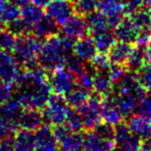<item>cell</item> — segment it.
I'll return each instance as SVG.
<instances>
[{"instance_id": "cell-1", "label": "cell", "mask_w": 151, "mask_h": 151, "mask_svg": "<svg viewBox=\"0 0 151 151\" xmlns=\"http://www.w3.org/2000/svg\"><path fill=\"white\" fill-rule=\"evenodd\" d=\"M45 69L38 64L27 67L16 80V99L26 109L42 110L46 106L52 89L48 82Z\"/></svg>"}, {"instance_id": "cell-2", "label": "cell", "mask_w": 151, "mask_h": 151, "mask_svg": "<svg viewBox=\"0 0 151 151\" xmlns=\"http://www.w3.org/2000/svg\"><path fill=\"white\" fill-rule=\"evenodd\" d=\"M75 42L64 35H53L42 42L37 55V63L47 71L60 68L69 55L73 54Z\"/></svg>"}, {"instance_id": "cell-3", "label": "cell", "mask_w": 151, "mask_h": 151, "mask_svg": "<svg viewBox=\"0 0 151 151\" xmlns=\"http://www.w3.org/2000/svg\"><path fill=\"white\" fill-rule=\"evenodd\" d=\"M42 44V42L40 37L30 33L18 36L15 47L13 49L14 58L20 65H23L25 68L38 64L37 55Z\"/></svg>"}, {"instance_id": "cell-4", "label": "cell", "mask_w": 151, "mask_h": 151, "mask_svg": "<svg viewBox=\"0 0 151 151\" xmlns=\"http://www.w3.org/2000/svg\"><path fill=\"white\" fill-rule=\"evenodd\" d=\"M69 109L70 107L67 104L64 95L57 93L51 94L46 106L42 109L44 121L53 126L63 124Z\"/></svg>"}, {"instance_id": "cell-5", "label": "cell", "mask_w": 151, "mask_h": 151, "mask_svg": "<svg viewBox=\"0 0 151 151\" xmlns=\"http://www.w3.org/2000/svg\"><path fill=\"white\" fill-rule=\"evenodd\" d=\"M101 95H90L83 105L77 108L79 115L82 119L84 128L90 130L101 121Z\"/></svg>"}, {"instance_id": "cell-6", "label": "cell", "mask_w": 151, "mask_h": 151, "mask_svg": "<svg viewBox=\"0 0 151 151\" xmlns=\"http://www.w3.org/2000/svg\"><path fill=\"white\" fill-rule=\"evenodd\" d=\"M142 141L132 132L125 122L121 121L114 126V142L119 151H142Z\"/></svg>"}, {"instance_id": "cell-7", "label": "cell", "mask_w": 151, "mask_h": 151, "mask_svg": "<svg viewBox=\"0 0 151 151\" xmlns=\"http://www.w3.org/2000/svg\"><path fill=\"white\" fill-rule=\"evenodd\" d=\"M48 82L52 91L57 94L65 95L77 85L76 77L66 68H57L50 71L48 76Z\"/></svg>"}, {"instance_id": "cell-8", "label": "cell", "mask_w": 151, "mask_h": 151, "mask_svg": "<svg viewBox=\"0 0 151 151\" xmlns=\"http://www.w3.org/2000/svg\"><path fill=\"white\" fill-rule=\"evenodd\" d=\"M107 96L111 99L122 118H129L137 112L140 101L132 94L112 90Z\"/></svg>"}, {"instance_id": "cell-9", "label": "cell", "mask_w": 151, "mask_h": 151, "mask_svg": "<svg viewBox=\"0 0 151 151\" xmlns=\"http://www.w3.org/2000/svg\"><path fill=\"white\" fill-rule=\"evenodd\" d=\"M97 9L107 17L110 28H115L124 19L125 9L120 0H99Z\"/></svg>"}, {"instance_id": "cell-10", "label": "cell", "mask_w": 151, "mask_h": 151, "mask_svg": "<svg viewBox=\"0 0 151 151\" xmlns=\"http://www.w3.org/2000/svg\"><path fill=\"white\" fill-rule=\"evenodd\" d=\"M62 35L68 37L69 40L76 42L79 38L86 36L88 34V26L86 19L79 14H73L66 22L62 24Z\"/></svg>"}, {"instance_id": "cell-11", "label": "cell", "mask_w": 151, "mask_h": 151, "mask_svg": "<svg viewBox=\"0 0 151 151\" xmlns=\"http://www.w3.org/2000/svg\"><path fill=\"white\" fill-rule=\"evenodd\" d=\"M20 73V64L16 59L7 52L0 51V81L13 85Z\"/></svg>"}, {"instance_id": "cell-12", "label": "cell", "mask_w": 151, "mask_h": 151, "mask_svg": "<svg viewBox=\"0 0 151 151\" xmlns=\"http://www.w3.org/2000/svg\"><path fill=\"white\" fill-rule=\"evenodd\" d=\"M75 13L70 0H52L47 5V16L52 18L58 25H62Z\"/></svg>"}, {"instance_id": "cell-13", "label": "cell", "mask_w": 151, "mask_h": 151, "mask_svg": "<svg viewBox=\"0 0 151 151\" xmlns=\"http://www.w3.org/2000/svg\"><path fill=\"white\" fill-rule=\"evenodd\" d=\"M44 116L42 110L37 109H26L24 108L16 120L17 127L22 129L35 132L44 123Z\"/></svg>"}, {"instance_id": "cell-14", "label": "cell", "mask_w": 151, "mask_h": 151, "mask_svg": "<svg viewBox=\"0 0 151 151\" xmlns=\"http://www.w3.org/2000/svg\"><path fill=\"white\" fill-rule=\"evenodd\" d=\"M141 30L137 24L132 21V18H124L115 27V37L118 42L132 44L136 42L139 37Z\"/></svg>"}, {"instance_id": "cell-15", "label": "cell", "mask_w": 151, "mask_h": 151, "mask_svg": "<svg viewBox=\"0 0 151 151\" xmlns=\"http://www.w3.org/2000/svg\"><path fill=\"white\" fill-rule=\"evenodd\" d=\"M115 149L114 140L104 138L92 129L84 136L83 151H113Z\"/></svg>"}, {"instance_id": "cell-16", "label": "cell", "mask_w": 151, "mask_h": 151, "mask_svg": "<svg viewBox=\"0 0 151 151\" xmlns=\"http://www.w3.org/2000/svg\"><path fill=\"white\" fill-rule=\"evenodd\" d=\"M73 52L84 61L89 62L97 53V49L93 38L86 35L76 40L73 44Z\"/></svg>"}, {"instance_id": "cell-17", "label": "cell", "mask_w": 151, "mask_h": 151, "mask_svg": "<svg viewBox=\"0 0 151 151\" xmlns=\"http://www.w3.org/2000/svg\"><path fill=\"white\" fill-rule=\"evenodd\" d=\"M35 148L36 141L33 132L19 128V130L15 132L13 151H34Z\"/></svg>"}, {"instance_id": "cell-18", "label": "cell", "mask_w": 151, "mask_h": 151, "mask_svg": "<svg viewBox=\"0 0 151 151\" xmlns=\"http://www.w3.org/2000/svg\"><path fill=\"white\" fill-rule=\"evenodd\" d=\"M32 31L40 40H46L58 33V24L49 16H42L33 25Z\"/></svg>"}, {"instance_id": "cell-19", "label": "cell", "mask_w": 151, "mask_h": 151, "mask_svg": "<svg viewBox=\"0 0 151 151\" xmlns=\"http://www.w3.org/2000/svg\"><path fill=\"white\" fill-rule=\"evenodd\" d=\"M127 125L132 132L139 136L141 139H145L151 136V119L142 115H132L128 118Z\"/></svg>"}, {"instance_id": "cell-20", "label": "cell", "mask_w": 151, "mask_h": 151, "mask_svg": "<svg viewBox=\"0 0 151 151\" xmlns=\"http://www.w3.org/2000/svg\"><path fill=\"white\" fill-rule=\"evenodd\" d=\"M132 50V44L123 42H115V44L111 47L109 52L107 53L112 63L117 64H125L128 56Z\"/></svg>"}, {"instance_id": "cell-21", "label": "cell", "mask_w": 151, "mask_h": 151, "mask_svg": "<svg viewBox=\"0 0 151 151\" xmlns=\"http://www.w3.org/2000/svg\"><path fill=\"white\" fill-rule=\"evenodd\" d=\"M146 62V48H145V46H142V45H137L136 47H132V52H130L129 56H128L124 65L127 68V70L136 73Z\"/></svg>"}, {"instance_id": "cell-22", "label": "cell", "mask_w": 151, "mask_h": 151, "mask_svg": "<svg viewBox=\"0 0 151 151\" xmlns=\"http://www.w3.org/2000/svg\"><path fill=\"white\" fill-rule=\"evenodd\" d=\"M61 151H83L84 134L81 132H69L58 142Z\"/></svg>"}, {"instance_id": "cell-23", "label": "cell", "mask_w": 151, "mask_h": 151, "mask_svg": "<svg viewBox=\"0 0 151 151\" xmlns=\"http://www.w3.org/2000/svg\"><path fill=\"white\" fill-rule=\"evenodd\" d=\"M114 83L112 82L108 71H97L93 77V86L92 89L95 93L101 96L109 94L113 90Z\"/></svg>"}, {"instance_id": "cell-24", "label": "cell", "mask_w": 151, "mask_h": 151, "mask_svg": "<svg viewBox=\"0 0 151 151\" xmlns=\"http://www.w3.org/2000/svg\"><path fill=\"white\" fill-rule=\"evenodd\" d=\"M21 9L9 0H0V24L9 25L11 22L20 18Z\"/></svg>"}, {"instance_id": "cell-25", "label": "cell", "mask_w": 151, "mask_h": 151, "mask_svg": "<svg viewBox=\"0 0 151 151\" xmlns=\"http://www.w3.org/2000/svg\"><path fill=\"white\" fill-rule=\"evenodd\" d=\"M90 95H91V90L77 84L68 93H66L64 95V97L66 99L69 107L77 109L81 105H83L90 97Z\"/></svg>"}, {"instance_id": "cell-26", "label": "cell", "mask_w": 151, "mask_h": 151, "mask_svg": "<svg viewBox=\"0 0 151 151\" xmlns=\"http://www.w3.org/2000/svg\"><path fill=\"white\" fill-rule=\"evenodd\" d=\"M101 119L114 126L121 122L123 119L107 95H105L101 99Z\"/></svg>"}, {"instance_id": "cell-27", "label": "cell", "mask_w": 151, "mask_h": 151, "mask_svg": "<svg viewBox=\"0 0 151 151\" xmlns=\"http://www.w3.org/2000/svg\"><path fill=\"white\" fill-rule=\"evenodd\" d=\"M88 31L91 34H96L99 32L105 31L110 29V26L108 24L107 17L101 13V12H93V13L87 15L86 17Z\"/></svg>"}, {"instance_id": "cell-28", "label": "cell", "mask_w": 151, "mask_h": 151, "mask_svg": "<svg viewBox=\"0 0 151 151\" xmlns=\"http://www.w3.org/2000/svg\"><path fill=\"white\" fill-rule=\"evenodd\" d=\"M92 38L94 40L95 46H96L97 52L99 53H108L110 49H111V47L116 42L115 34L110 29L99 32L96 34H93Z\"/></svg>"}, {"instance_id": "cell-29", "label": "cell", "mask_w": 151, "mask_h": 151, "mask_svg": "<svg viewBox=\"0 0 151 151\" xmlns=\"http://www.w3.org/2000/svg\"><path fill=\"white\" fill-rule=\"evenodd\" d=\"M35 141L36 146L42 147H55L58 146L57 140L54 136L53 129L49 125H42L38 129L35 130Z\"/></svg>"}, {"instance_id": "cell-30", "label": "cell", "mask_w": 151, "mask_h": 151, "mask_svg": "<svg viewBox=\"0 0 151 151\" xmlns=\"http://www.w3.org/2000/svg\"><path fill=\"white\" fill-rule=\"evenodd\" d=\"M42 16H45L42 7L35 4V3L30 2L22 7L21 14H20V18H22L26 23H28L31 26H33Z\"/></svg>"}, {"instance_id": "cell-31", "label": "cell", "mask_w": 151, "mask_h": 151, "mask_svg": "<svg viewBox=\"0 0 151 151\" xmlns=\"http://www.w3.org/2000/svg\"><path fill=\"white\" fill-rule=\"evenodd\" d=\"M23 106L17 99H9L3 105L0 106V115L16 123L18 116L23 111Z\"/></svg>"}, {"instance_id": "cell-32", "label": "cell", "mask_w": 151, "mask_h": 151, "mask_svg": "<svg viewBox=\"0 0 151 151\" xmlns=\"http://www.w3.org/2000/svg\"><path fill=\"white\" fill-rule=\"evenodd\" d=\"M130 18L137 24L141 31L151 29V13L146 9H139L132 14Z\"/></svg>"}, {"instance_id": "cell-33", "label": "cell", "mask_w": 151, "mask_h": 151, "mask_svg": "<svg viewBox=\"0 0 151 151\" xmlns=\"http://www.w3.org/2000/svg\"><path fill=\"white\" fill-rule=\"evenodd\" d=\"M64 64H65V68L77 78L80 73H82L85 70L87 63L86 61L81 59L80 57H78L76 54H71L67 57Z\"/></svg>"}, {"instance_id": "cell-34", "label": "cell", "mask_w": 151, "mask_h": 151, "mask_svg": "<svg viewBox=\"0 0 151 151\" xmlns=\"http://www.w3.org/2000/svg\"><path fill=\"white\" fill-rule=\"evenodd\" d=\"M137 79L146 91H151V62L147 61L139 70L136 71Z\"/></svg>"}, {"instance_id": "cell-35", "label": "cell", "mask_w": 151, "mask_h": 151, "mask_svg": "<svg viewBox=\"0 0 151 151\" xmlns=\"http://www.w3.org/2000/svg\"><path fill=\"white\" fill-rule=\"evenodd\" d=\"M32 29H33V26L26 23L22 18H18V19L11 22V23L7 25V30H9V31L16 36L29 34L30 32L32 31Z\"/></svg>"}, {"instance_id": "cell-36", "label": "cell", "mask_w": 151, "mask_h": 151, "mask_svg": "<svg viewBox=\"0 0 151 151\" xmlns=\"http://www.w3.org/2000/svg\"><path fill=\"white\" fill-rule=\"evenodd\" d=\"M99 0H77L75 2V12L81 16H87L97 9Z\"/></svg>"}, {"instance_id": "cell-37", "label": "cell", "mask_w": 151, "mask_h": 151, "mask_svg": "<svg viewBox=\"0 0 151 151\" xmlns=\"http://www.w3.org/2000/svg\"><path fill=\"white\" fill-rule=\"evenodd\" d=\"M16 35H14L9 30L0 29V51L3 52H13L16 44Z\"/></svg>"}, {"instance_id": "cell-38", "label": "cell", "mask_w": 151, "mask_h": 151, "mask_svg": "<svg viewBox=\"0 0 151 151\" xmlns=\"http://www.w3.org/2000/svg\"><path fill=\"white\" fill-rule=\"evenodd\" d=\"M64 124L73 132H81L84 128L82 119H81L78 111L73 109H69L66 118H65Z\"/></svg>"}, {"instance_id": "cell-39", "label": "cell", "mask_w": 151, "mask_h": 151, "mask_svg": "<svg viewBox=\"0 0 151 151\" xmlns=\"http://www.w3.org/2000/svg\"><path fill=\"white\" fill-rule=\"evenodd\" d=\"M90 62L91 65L97 71H107L112 63L107 53H99V52H97L95 54V56L93 57Z\"/></svg>"}, {"instance_id": "cell-40", "label": "cell", "mask_w": 151, "mask_h": 151, "mask_svg": "<svg viewBox=\"0 0 151 151\" xmlns=\"http://www.w3.org/2000/svg\"><path fill=\"white\" fill-rule=\"evenodd\" d=\"M17 132V125L14 121L0 115V140L6 137L14 136Z\"/></svg>"}, {"instance_id": "cell-41", "label": "cell", "mask_w": 151, "mask_h": 151, "mask_svg": "<svg viewBox=\"0 0 151 151\" xmlns=\"http://www.w3.org/2000/svg\"><path fill=\"white\" fill-rule=\"evenodd\" d=\"M139 115H142L151 119V91L144 95L142 99L139 101L138 109H137Z\"/></svg>"}, {"instance_id": "cell-42", "label": "cell", "mask_w": 151, "mask_h": 151, "mask_svg": "<svg viewBox=\"0 0 151 151\" xmlns=\"http://www.w3.org/2000/svg\"><path fill=\"white\" fill-rule=\"evenodd\" d=\"M92 130L99 134V136L104 137V138L114 140V125H112V124L107 123L105 121H101L92 128Z\"/></svg>"}, {"instance_id": "cell-43", "label": "cell", "mask_w": 151, "mask_h": 151, "mask_svg": "<svg viewBox=\"0 0 151 151\" xmlns=\"http://www.w3.org/2000/svg\"><path fill=\"white\" fill-rule=\"evenodd\" d=\"M107 71H108V73H109L112 82L115 83L125 75L126 71H127V68H126L125 65H123V64L111 63V65H110L109 69H108Z\"/></svg>"}, {"instance_id": "cell-44", "label": "cell", "mask_w": 151, "mask_h": 151, "mask_svg": "<svg viewBox=\"0 0 151 151\" xmlns=\"http://www.w3.org/2000/svg\"><path fill=\"white\" fill-rule=\"evenodd\" d=\"M13 93V85L0 81V106L11 99Z\"/></svg>"}, {"instance_id": "cell-45", "label": "cell", "mask_w": 151, "mask_h": 151, "mask_svg": "<svg viewBox=\"0 0 151 151\" xmlns=\"http://www.w3.org/2000/svg\"><path fill=\"white\" fill-rule=\"evenodd\" d=\"M120 1L123 3L125 13L129 14V15L136 12L137 9H141V6L145 2V0H120Z\"/></svg>"}, {"instance_id": "cell-46", "label": "cell", "mask_w": 151, "mask_h": 151, "mask_svg": "<svg viewBox=\"0 0 151 151\" xmlns=\"http://www.w3.org/2000/svg\"><path fill=\"white\" fill-rule=\"evenodd\" d=\"M14 149V136L6 137L0 140V151H13Z\"/></svg>"}, {"instance_id": "cell-47", "label": "cell", "mask_w": 151, "mask_h": 151, "mask_svg": "<svg viewBox=\"0 0 151 151\" xmlns=\"http://www.w3.org/2000/svg\"><path fill=\"white\" fill-rule=\"evenodd\" d=\"M142 151H151V136L143 139Z\"/></svg>"}, {"instance_id": "cell-48", "label": "cell", "mask_w": 151, "mask_h": 151, "mask_svg": "<svg viewBox=\"0 0 151 151\" xmlns=\"http://www.w3.org/2000/svg\"><path fill=\"white\" fill-rule=\"evenodd\" d=\"M34 151H59L58 146L55 147H42V146H36Z\"/></svg>"}, {"instance_id": "cell-49", "label": "cell", "mask_w": 151, "mask_h": 151, "mask_svg": "<svg viewBox=\"0 0 151 151\" xmlns=\"http://www.w3.org/2000/svg\"><path fill=\"white\" fill-rule=\"evenodd\" d=\"M11 2L15 3L16 5H18V6H24L25 4H27V3H29L31 0H9Z\"/></svg>"}, {"instance_id": "cell-50", "label": "cell", "mask_w": 151, "mask_h": 151, "mask_svg": "<svg viewBox=\"0 0 151 151\" xmlns=\"http://www.w3.org/2000/svg\"><path fill=\"white\" fill-rule=\"evenodd\" d=\"M51 1H52V0H33V3H35V4L40 5V6H42V7H44V6H47Z\"/></svg>"}, {"instance_id": "cell-51", "label": "cell", "mask_w": 151, "mask_h": 151, "mask_svg": "<svg viewBox=\"0 0 151 151\" xmlns=\"http://www.w3.org/2000/svg\"><path fill=\"white\" fill-rule=\"evenodd\" d=\"M146 58L148 62H151V42H149L147 44L146 48Z\"/></svg>"}]
</instances>
